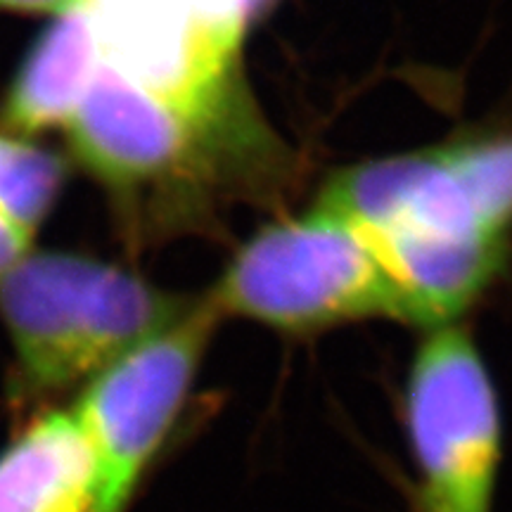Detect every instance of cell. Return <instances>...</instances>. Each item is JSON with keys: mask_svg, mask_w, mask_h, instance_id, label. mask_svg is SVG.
Masks as SVG:
<instances>
[{"mask_svg": "<svg viewBox=\"0 0 512 512\" xmlns=\"http://www.w3.org/2000/svg\"><path fill=\"white\" fill-rule=\"evenodd\" d=\"M188 306L121 268L74 254L29 252L0 278L17 401L88 382Z\"/></svg>", "mask_w": 512, "mask_h": 512, "instance_id": "6da1fadb", "label": "cell"}, {"mask_svg": "<svg viewBox=\"0 0 512 512\" xmlns=\"http://www.w3.org/2000/svg\"><path fill=\"white\" fill-rule=\"evenodd\" d=\"M223 316L283 332H316L366 318L406 323V309L358 230L313 207L256 233L209 292Z\"/></svg>", "mask_w": 512, "mask_h": 512, "instance_id": "7a4b0ae2", "label": "cell"}, {"mask_svg": "<svg viewBox=\"0 0 512 512\" xmlns=\"http://www.w3.org/2000/svg\"><path fill=\"white\" fill-rule=\"evenodd\" d=\"M403 422L420 475V512H491L503 420L475 339L458 323L427 332L408 373Z\"/></svg>", "mask_w": 512, "mask_h": 512, "instance_id": "3957f363", "label": "cell"}, {"mask_svg": "<svg viewBox=\"0 0 512 512\" xmlns=\"http://www.w3.org/2000/svg\"><path fill=\"white\" fill-rule=\"evenodd\" d=\"M221 318L207 294L83 382L72 413L98 453L119 512L169 441Z\"/></svg>", "mask_w": 512, "mask_h": 512, "instance_id": "277c9868", "label": "cell"}, {"mask_svg": "<svg viewBox=\"0 0 512 512\" xmlns=\"http://www.w3.org/2000/svg\"><path fill=\"white\" fill-rule=\"evenodd\" d=\"M100 60L209 131L230 107L228 55L197 0H86Z\"/></svg>", "mask_w": 512, "mask_h": 512, "instance_id": "5b68a950", "label": "cell"}, {"mask_svg": "<svg viewBox=\"0 0 512 512\" xmlns=\"http://www.w3.org/2000/svg\"><path fill=\"white\" fill-rule=\"evenodd\" d=\"M64 126L81 162L117 188H136L181 169L202 133L105 60Z\"/></svg>", "mask_w": 512, "mask_h": 512, "instance_id": "8992f818", "label": "cell"}, {"mask_svg": "<svg viewBox=\"0 0 512 512\" xmlns=\"http://www.w3.org/2000/svg\"><path fill=\"white\" fill-rule=\"evenodd\" d=\"M358 233L399 292L406 323L427 330L458 323L494 283L508 254V240L486 235H448L411 226Z\"/></svg>", "mask_w": 512, "mask_h": 512, "instance_id": "52a82bcc", "label": "cell"}, {"mask_svg": "<svg viewBox=\"0 0 512 512\" xmlns=\"http://www.w3.org/2000/svg\"><path fill=\"white\" fill-rule=\"evenodd\" d=\"M0 512H119L72 408L38 413L0 451Z\"/></svg>", "mask_w": 512, "mask_h": 512, "instance_id": "ba28073f", "label": "cell"}, {"mask_svg": "<svg viewBox=\"0 0 512 512\" xmlns=\"http://www.w3.org/2000/svg\"><path fill=\"white\" fill-rule=\"evenodd\" d=\"M100 62L86 0L57 15L24 62L3 107L5 126L38 133L67 124Z\"/></svg>", "mask_w": 512, "mask_h": 512, "instance_id": "9c48e42d", "label": "cell"}, {"mask_svg": "<svg viewBox=\"0 0 512 512\" xmlns=\"http://www.w3.org/2000/svg\"><path fill=\"white\" fill-rule=\"evenodd\" d=\"M451 174L486 233L508 238L512 226V133L448 145Z\"/></svg>", "mask_w": 512, "mask_h": 512, "instance_id": "30bf717a", "label": "cell"}, {"mask_svg": "<svg viewBox=\"0 0 512 512\" xmlns=\"http://www.w3.org/2000/svg\"><path fill=\"white\" fill-rule=\"evenodd\" d=\"M64 181V162L53 152L0 133V214L34 238Z\"/></svg>", "mask_w": 512, "mask_h": 512, "instance_id": "8fae6325", "label": "cell"}, {"mask_svg": "<svg viewBox=\"0 0 512 512\" xmlns=\"http://www.w3.org/2000/svg\"><path fill=\"white\" fill-rule=\"evenodd\" d=\"M31 240L34 238L0 214V278L31 252Z\"/></svg>", "mask_w": 512, "mask_h": 512, "instance_id": "7c38bea8", "label": "cell"}, {"mask_svg": "<svg viewBox=\"0 0 512 512\" xmlns=\"http://www.w3.org/2000/svg\"><path fill=\"white\" fill-rule=\"evenodd\" d=\"M83 0H0V8L22 10V12H50V15H62V12L76 8Z\"/></svg>", "mask_w": 512, "mask_h": 512, "instance_id": "4fadbf2b", "label": "cell"}]
</instances>
